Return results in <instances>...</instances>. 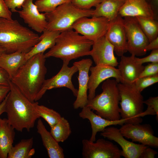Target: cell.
Wrapping results in <instances>:
<instances>
[{"label":"cell","instance_id":"1","mask_svg":"<svg viewBox=\"0 0 158 158\" xmlns=\"http://www.w3.org/2000/svg\"><path fill=\"white\" fill-rule=\"evenodd\" d=\"M9 86L5 111L8 122L18 131L21 132L25 129L30 131L40 118L36 110L38 102L30 101L11 80Z\"/></svg>","mask_w":158,"mask_h":158},{"label":"cell","instance_id":"2","mask_svg":"<svg viewBox=\"0 0 158 158\" xmlns=\"http://www.w3.org/2000/svg\"><path fill=\"white\" fill-rule=\"evenodd\" d=\"M44 53L35 54L20 68L11 81L32 102L36 97L45 80L47 69Z\"/></svg>","mask_w":158,"mask_h":158},{"label":"cell","instance_id":"3","mask_svg":"<svg viewBox=\"0 0 158 158\" xmlns=\"http://www.w3.org/2000/svg\"><path fill=\"white\" fill-rule=\"evenodd\" d=\"M40 40L37 34L17 20L0 18V46L5 53H27Z\"/></svg>","mask_w":158,"mask_h":158},{"label":"cell","instance_id":"4","mask_svg":"<svg viewBox=\"0 0 158 158\" xmlns=\"http://www.w3.org/2000/svg\"><path fill=\"white\" fill-rule=\"evenodd\" d=\"M93 43L70 28L60 33L55 45L44 54V56L46 58H59L69 63L72 60L89 55Z\"/></svg>","mask_w":158,"mask_h":158},{"label":"cell","instance_id":"5","mask_svg":"<svg viewBox=\"0 0 158 158\" xmlns=\"http://www.w3.org/2000/svg\"><path fill=\"white\" fill-rule=\"evenodd\" d=\"M118 83L115 79L110 78L104 81L102 86V93L88 99L86 106L105 119L111 121L120 119Z\"/></svg>","mask_w":158,"mask_h":158},{"label":"cell","instance_id":"6","mask_svg":"<svg viewBox=\"0 0 158 158\" xmlns=\"http://www.w3.org/2000/svg\"><path fill=\"white\" fill-rule=\"evenodd\" d=\"M118 86L121 118L126 119L127 123H141L144 108V100L141 92L136 88L134 84L119 83Z\"/></svg>","mask_w":158,"mask_h":158},{"label":"cell","instance_id":"7","mask_svg":"<svg viewBox=\"0 0 158 158\" xmlns=\"http://www.w3.org/2000/svg\"><path fill=\"white\" fill-rule=\"evenodd\" d=\"M93 10L78 8L71 2L60 5L53 11L45 13L47 22L46 29L61 32L72 28L73 24L78 19L92 16Z\"/></svg>","mask_w":158,"mask_h":158},{"label":"cell","instance_id":"8","mask_svg":"<svg viewBox=\"0 0 158 158\" xmlns=\"http://www.w3.org/2000/svg\"><path fill=\"white\" fill-rule=\"evenodd\" d=\"M83 17L77 20L72 28L93 42L105 36L110 21L103 17Z\"/></svg>","mask_w":158,"mask_h":158},{"label":"cell","instance_id":"9","mask_svg":"<svg viewBox=\"0 0 158 158\" xmlns=\"http://www.w3.org/2000/svg\"><path fill=\"white\" fill-rule=\"evenodd\" d=\"M123 20L127 40V51L135 56L145 55L146 53L145 48L149 41L136 18L125 17Z\"/></svg>","mask_w":158,"mask_h":158},{"label":"cell","instance_id":"10","mask_svg":"<svg viewBox=\"0 0 158 158\" xmlns=\"http://www.w3.org/2000/svg\"><path fill=\"white\" fill-rule=\"evenodd\" d=\"M69 63L63 62L62 67L59 72L50 79L45 80L36 97L35 102L40 99L48 90L65 87L70 90L74 96L76 97L78 90L73 84L72 78L73 75L78 71L77 67L74 65L69 67Z\"/></svg>","mask_w":158,"mask_h":158},{"label":"cell","instance_id":"11","mask_svg":"<svg viewBox=\"0 0 158 158\" xmlns=\"http://www.w3.org/2000/svg\"><path fill=\"white\" fill-rule=\"evenodd\" d=\"M119 129L125 138L131 139L133 142H138L154 148L158 147V138L154 135V130L149 124L126 123Z\"/></svg>","mask_w":158,"mask_h":158},{"label":"cell","instance_id":"12","mask_svg":"<svg viewBox=\"0 0 158 158\" xmlns=\"http://www.w3.org/2000/svg\"><path fill=\"white\" fill-rule=\"evenodd\" d=\"M82 155L84 158H120L121 150L110 141L103 138L96 142L87 139L82 141Z\"/></svg>","mask_w":158,"mask_h":158},{"label":"cell","instance_id":"13","mask_svg":"<svg viewBox=\"0 0 158 158\" xmlns=\"http://www.w3.org/2000/svg\"><path fill=\"white\" fill-rule=\"evenodd\" d=\"M100 134L104 138L117 142L122 149L121 156L125 158H140L142 153L147 147L127 140L119 129L114 127L106 128Z\"/></svg>","mask_w":158,"mask_h":158},{"label":"cell","instance_id":"14","mask_svg":"<svg viewBox=\"0 0 158 158\" xmlns=\"http://www.w3.org/2000/svg\"><path fill=\"white\" fill-rule=\"evenodd\" d=\"M90 75L89 76L88 90V99L95 96L96 90L102 82L111 78H113L118 83H120L121 77L118 68L107 65H96L91 66L90 69Z\"/></svg>","mask_w":158,"mask_h":158},{"label":"cell","instance_id":"15","mask_svg":"<svg viewBox=\"0 0 158 158\" xmlns=\"http://www.w3.org/2000/svg\"><path fill=\"white\" fill-rule=\"evenodd\" d=\"M105 36L118 56H121L127 51V40L123 17L118 15L110 22Z\"/></svg>","mask_w":158,"mask_h":158},{"label":"cell","instance_id":"16","mask_svg":"<svg viewBox=\"0 0 158 158\" xmlns=\"http://www.w3.org/2000/svg\"><path fill=\"white\" fill-rule=\"evenodd\" d=\"M22 8L17 12L29 27L40 33L46 29L47 22L45 13H40L32 0H25Z\"/></svg>","mask_w":158,"mask_h":158},{"label":"cell","instance_id":"17","mask_svg":"<svg viewBox=\"0 0 158 158\" xmlns=\"http://www.w3.org/2000/svg\"><path fill=\"white\" fill-rule=\"evenodd\" d=\"M92 63V61L90 59H83L73 63L77 67L79 72L78 89L76 99L73 104L74 109L82 108L87 104L89 72Z\"/></svg>","mask_w":158,"mask_h":158},{"label":"cell","instance_id":"18","mask_svg":"<svg viewBox=\"0 0 158 158\" xmlns=\"http://www.w3.org/2000/svg\"><path fill=\"white\" fill-rule=\"evenodd\" d=\"M114 48L105 36L94 42L90 52L96 65L104 64L116 67L118 62L114 54Z\"/></svg>","mask_w":158,"mask_h":158},{"label":"cell","instance_id":"19","mask_svg":"<svg viewBox=\"0 0 158 158\" xmlns=\"http://www.w3.org/2000/svg\"><path fill=\"white\" fill-rule=\"evenodd\" d=\"M118 63V69L120 72L121 83L134 84L139 78L144 66L138 63L136 56L133 55L129 56H121Z\"/></svg>","mask_w":158,"mask_h":158},{"label":"cell","instance_id":"20","mask_svg":"<svg viewBox=\"0 0 158 158\" xmlns=\"http://www.w3.org/2000/svg\"><path fill=\"white\" fill-rule=\"evenodd\" d=\"M82 109L79 116L83 119H88L91 124L92 133L90 140L96 141V136L98 132H102L107 127L113 125H122L126 123V120L121 118L117 121H111L105 119L95 113L93 111L87 106Z\"/></svg>","mask_w":158,"mask_h":158},{"label":"cell","instance_id":"21","mask_svg":"<svg viewBox=\"0 0 158 158\" xmlns=\"http://www.w3.org/2000/svg\"><path fill=\"white\" fill-rule=\"evenodd\" d=\"M118 14L123 18L142 17L154 18L152 6L147 0H125Z\"/></svg>","mask_w":158,"mask_h":158},{"label":"cell","instance_id":"22","mask_svg":"<svg viewBox=\"0 0 158 158\" xmlns=\"http://www.w3.org/2000/svg\"><path fill=\"white\" fill-rule=\"evenodd\" d=\"M37 132L40 135L43 144L50 158H64L63 150L48 131L42 120L39 118L37 126Z\"/></svg>","mask_w":158,"mask_h":158},{"label":"cell","instance_id":"23","mask_svg":"<svg viewBox=\"0 0 158 158\" xmlns=\"http://www.w3.org/2000/svg\"><path fill=\"white\" fill-rule=\"evenodd\" d=\"M25 54L19 51L0 54V67L7 72L10 80L27 61Z\"/></svg>","mask_w":158,"mask_h":158},{"label":"cell","instance_id":"24","mask_svg":"<svg viewBox=\"0 0 158 158\" xmlns=\"http://www.w3.org/2000/svg\"><path fill=\"white\" fill-rule=\"evenodd\" d=\"M14 130L7 119L0 118V158H7L9 152L13 146Z\"/></svg>","mask_w":158,"mask_h":158},{"label":"cell","instance_id":"25","mask_svg":"<svg viewBox=\"0 0 158 158\" xmlns=\"http://www.w3.org/2000/svg\"><path fill=\"white\" fill-rule=\"evenodd\" d=\"M125 0H103L93 10L92 17H103L110 22L119 15V11Z\"/></svg>","mask_w":158,"mask_h":158},{"label":"cell","instance_id":"26","mask_svg":"<svg viewBox=\"0 0 158 158\" xmlns=\"http://www.w3.org/2000/svg\"><path fill=\"white\" fill-rule=\"evenodd\" d=\"M42 32L40 36V41L25 54L26 60L35 54L44 53L47 49L51 48L55 45L56 39L61 32L46 29Z\"/></svg>","mask_w":158,"mask_h":158},{"label":"cell","instance_id":"27","mask_svg":"<svg viewBox=\"0 0 158 158\" xmlns=\"http://www.w3.org/2000/svg\"><path fill=\"white\" fill-rule=\"evenodd\" d=\"M33 138L23 139L12 147L8 155V158H30L35 153L32 148Z\"/></svg>","mask_w":158,"mask_h":158},{"label":"cell","instance_id":"28","mask_svg":"<svg viewBox=\"0 0 158 158\" xmlns=\"http://www.w3.org/2000/svg\"><path fill=\"white\" fill-rule=\"evenodd\" d=\"M50 128L51 134L58 142L65 141L71 133L70 124L64 117H62L56 124Z\"/></svg>","mask_w":158,"mask_h":158},{"label":"cell","instance_id":"29","mask_svg":"<svg viewBox=\"0 0 158 158\" xmlns=\"http://www.w3.org/2000/svg\"><path fill=\"white\" fill-rule=\"evenodd\" d=\"M135 18L149 42L158 37V23L154 18L142 17Z\"/></svg>","mask_w":158,"mask_h":158},{"label":"cell","instance_id":"30","mask_svg":"<svg viewBox=\"0 0 158 158\" xmlns=\"http://www.w3.org/2000/svg\"><path fill=\"white\" fill-rule=\"evenodd\" d=\"M37 112L40 117L43 118L51 127L56 124L62 116L54 110L42 105H36Z\"/></svg>","mask_w":158,"mask_h":158},{"label":"cell","instance_id":"31","mask_svg":"<svg viewBox=\"0 0 158 158\" xmlns=\"http://www.w3.org/2000/svg\"><path fill=\"white\" fill-rule=\"evenodd\" d=\"M71 0H37L35 4L40 12L50 13L60 5L71 2Z\"/></svg>","mask_w":158,"mask_h":158},{"label":"cell","instance_id":"32","mask_svg":"<svg viewBox=\"0 0 158 158\" xmlns=\"http://www.w3.org/2000/svg\"><path fill=\"white\" fill-rule=\"evenodd\" d=\"M158 82V74L139 78L134 83L136 88L141 92L146 88Z\"/></svg>","mask_w":158,"mask_h":158},{"label":"cell","instance_id":"33","mask_svg":"<svg viewBox=\"0 0 158 158\" xmlns=\"http://www.w3.org/2000/svg\"><path fill=\"white\" fill-rule=\"evenodd\" d=\"M103 0H71V3L75 7L83 9L90 10L95 7Z\"/></svg>","mask_w":158,"mask_h":158},{"label":"cell","instance_id":"34","mask_svg":"<svg viewBox=\"0 0 158 158\" xmlns=\"http://www.w3.org/2000/svg\"><path fill=\"white\" fill-rule=\"evenodd\" d=\"M158 74V63H151L144 67L139 78Z\"/></svg>","mask_w":158,"mask_h":158},{"label":"cell","instance_id":"35","mask_svg":"<svg viewBox=\"0 0 158 158\" xmlns=\"http://www.w3.org/2000/svg\"><path fill=\"white\" fill-rule=\"evenodd\" d=\"M136 61L143 65L146 63H158V49L152 50L150 54L144 57L140 58L135 57Z\"/></svg>","mask_w":158,"mask_h":158},{"label":"cell","instance_id":"36","mask_svg":"<svg viewBox=\"0 0 158 158\" xmlns=\"http://www.w3.org/2000/svg\"><path fill=\"white\" fill-rule=\"evenodd\" d=\"M0 18L12 19L11 12L7 6L4 0H0Z\"/></svg>","mask_w":158,"mask_h":158},{"label":"cell","instance_id":"37","mask_svg":"<svg viewBox=\"0 0 158 158\" xmlns=\"http://www.w3.org/2000/svg\"><path fill=\"white\" fill-rule=\"evenodd\" d=\"M25 0H4L7 6L11 12H17L16 8H21Z\"/></svg>","mask_w":158,"mask_h":158},{"label":"cell","instance_id":"38","mask_svg":"<svg viewBox=\"0 0 158 158\" xmlns=\"http://www.w3.org/2000/svg\"><path fill=\"white\" fill-rule=\"evenodd\" d=\"M143 103L152 109L156 113V119H158V97H150L144 100Z\"/></svg>","mask_w":158,"mask_h":158},{"label":"cell","instance_id":"39","mask_svg":"<svg viewBox=\"0 0 158 158\" xmlns=\"http://www.w3.org/2000/svg\"><path fill=\"white\" fill-rule=\"evenodd\" d=\"M10 80L7 72L3 68L0 67V85L9 86Z\"/></svg>","mask_w":158,"mask_h":158},{"label":"cell","instance_id":"40","mask_svg":"<svg viewBox=\"0 0 158 158\" xmlns=\"http://www.w3.org/2000/svg\"><path fill=\"white\" fill-rule=\"evenodd\" d=\"M157 152L150 147H147L142 153L140 158H154Z\"/></svg>","mask_w":158,"mask_h":158},{"label":"cell","instance_id":"41","mask_svg":"<svg viewBox=\"0 0 158 158\" xmlns=\"http://www.w3.org/2000/svg\"><path fill=\"white\" fill-rule=\"evenodd\" d=\"M10 90L9 85H0V104L6 97Z\"/></svg>","mask_w":158,"mask_h":158},{"label":"cell","instance_id":"42","mask_svg":"<svg viewBox=\"0 0 158 158\" xmlns=\"http://www.w3.org/2000/svg\"><path fill=\"white\" fill-rule=\"evenodd\" d=\"M158 49V37L149 42L145 48V51H147Z\"/></svg>","mask_w":158,"mask_h":158},{"label":"cell","instance_id":"43","mask_svg":"<svg viewBox=\"0 0 158 158\" xmlns=\"http://www.w3.org/2000/svg\"><path fill=\"white\" fill-rule=\"evenodd\" d=\"M7 99V95L4 99L0 104V116L3 113L5 112Z\"/></svg>","mask_w":158,"mask_h":158},{"label":"cell","instance_id":"44","mask_svg":"<svg viewBox=\"0 0 158 158\" xmlns=\"http://www.w3.org/2000/svg\"><path fill=\"white\" fill-rule=\"evenodd\" d=\"M153 4L156 7L158 6V0H151Z\"/></svg>","mask_w":158,"mask_h":158},{"label":"cell","instance_id":"45","mask_svg":"<svg viewBox=\"0 0 158 158\" xmlns=\"http://www.w3.org/2000/svg\"><path fill=\"white\" fill-rule=\"evenodd\" d=\"M4 53H5V50L0 46V54Z\"/></svg>","mask_w":158,"mask_h":158}]
</instances>
